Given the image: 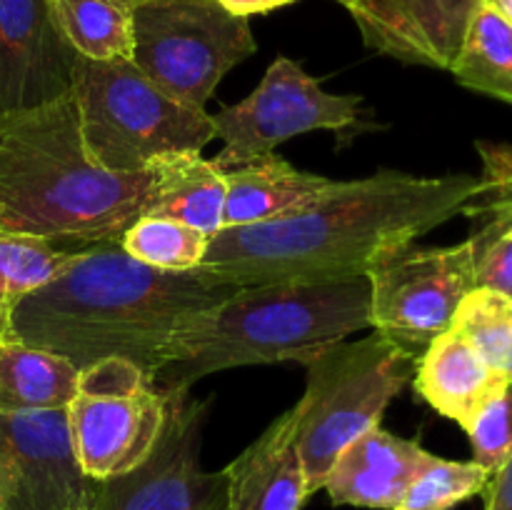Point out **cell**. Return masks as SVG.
I'll return each instance as SVG.
<instances>
[{
    "label": "cell",
    "mask_w": 512,
    "mask_h": 510,
    "mask_svg": "<svg viewBox=\"0 0 512 510\" xmlns=\"http://www.w3.org/2000/svg\"><path fill=\"white\" fill-rule=\"evenodd\" d=\"M483 190V175H423L380 170L335 180L310 208L263 225L223 228L198 268L235 285L343 280L365 275L383 250L463 215Z\"/></svg>",
    "instance_id": "1"
},
{
    "label": "cell",
    "mask_w": 512,
    "mask_h": 510,
    "mask_svg": "<svg viewBox=\"0 0 512 510\" xmlns=\"http://www.w3.org/2000/svg\"><path fill=\"white\" fill-rule=\"evenodd\" d=\"M238 288L203 268H155L105 240L80 248L63 273L20 300L13 335L78 370L120 358L153 375L190 320Z\"/></svg>",
    "instance_id": "2"
},
{
    "label": "cell",
    "mask_w": 512,
    "mask_h": 510,
    "mask_svg": "<svg viewBox=\"0 0 512 510\" xmlns=\"http://www.w3.org/2000/svg\"><path fill=\"white\" fill-rule=\"evenodd\" d=\"M150 170L110 173L83 148L73 95L0 113V233L65 248L120 240L150 210Z\"/></svg>",
    "instance_id": "3"
},
{
    "label": "cell",
    "mask_w": 512,
    "mask_h": 510,
    "mask_svg": "<svg viewBox=\"0 0 512 510\" xmlns=\"http://www.w3.org/2000/svg\"><path fill=\"white\" fill-rule=\"evenodd\" d=\"M370 328L368 275L243 285L190 320L153 378L168 398L243 365L298 360Z\"/></svg>",
    "instance_id": "4"
},
{
    "label": "cell",
    "mask_w": 512,
    "mask_h": 510,
    "mask_svg": "<svg viewBox=\"0 0 512 510\" xmlns=\"http://www.w3.org/2000/svg\"><path fill=\"white\" fill-rule=\"evenodd\" d=\"M420 355L385 335L340 340L305 360L308 383L298 400L295 445L308 493L323 490L338 455L378 428L388 405L415 378Z\"/></svg>",
    "instance_id": "5"
},
{
    "label": "cell",
    "mask_w": 512,
    "mask_h": 510,
    "mask_svg": "<svg viewBox=\"0 0 512 510\" xmlns=\"http://www.w3.org/2000/svg\"><path fill=\"white\" fill-rule=\"evenodd\" d=\"M70 95L88 158L110 173H140L155 158L203 150L215 140L213 115L178 103L133 60H75Z\"/></svg>",
    "instance_id": "6"
},
{
    "label": "cell",
    "mask_w": 512,
    "mask_h": 510,
    "mask_svg": "<svg viewBox=\"0 0 512 510\" xmlns=\"http://www.w3.org/2000/svg\"><path fill=\"white\" fill-rule=\"evenodd\" d=\"M255 50L248 18L218 0H143L133 8L130 60L188 108L205 110L220 80Z\"/></svg>",
    "instance_id": "7"
},
{
    "label": "cell",
    "mask_w": 512,
    "mask_h": 510,
    "mask_svg": "<svg viewBox=\"0 0 512 510\" xmlns=\"http://www.w3.org/2000/svg\"><path fill=\"white\" fill-rule=\"evenodd\" d=\"M65 410L80 468L105 480L148 458L165 428L168 398L143 368L108 358L80 370Z\"/></svg>",
    "instance_id": "8"
},
{
    "label": "cell",
    "mask_w": 512,
    "mask_h": 510,
    "mask_svg": "<svg viewBox=\"0 0 512 510\" xmlns=\"http://www.w3.org/2000/svg\"><path fill=\"white\" fill-rule=\"evenodd\" d=\"M363 115L365 103L360 95L330 93L303 65L280 55L248 98L225 105L213 115L215 138L223 140L213 163L220 170L238 168L273 153L295 135L358 128Z\"/></svg>",
    "instance_id": "9"
},
{
    "label": "cell",
    "mask_w": 512,
    "mask_h": 510,
    "mask_svg": "<svg viewBox=\"0 0 512 510\" xmlns=\"http://www.w3.org/2000/svg\"><path fill=\"white\" fill-rule=\"evenodd\" d=\"M365 275L370 328L418 355L453 325L460 300L475 288L473 248L468 240L448 248L398 245L383 250Z\"/></svg>",
    "instance_id": "10"
},
{
    "label": "cell",
    "mask_w": 512,
    "mask_h": 510,
    "mask_svg": "<svg viewBox=\"0 0 512 510\" xmlns=\"http://www.w3.org/2000/svg\"><path fill=\"white\" fill-rule=\"evenodd\" d=\"M210 400L168 395V415L148 458L113 478L95 480L90 510H228V473L200 465Z\"/></svg>",
    "instance_id": "11"
},
{
    "label": "cell",
    "mask_w": 512,
    "mask_h": 510,
    "mask_svg": "<svg viewBox=\"0 0 512 510\" xmlns=\"http://www.w3.org/2000/svg\"><path fill=\"white\" fill-rule=\"evenodd\" d=\"M0 458L10 473L8 510H90L95 480L75 458L65 408L0 413Z\"/></svg>",
    "instance_id": "12"
},
{
    "label": "cell",
    "mask_w": 512,
    "mask_h": 510,
    "mask_svg": "<svg viewBox=\"0 0 512 510\" xmlns=\"http://www.w3.org/2000/svg\"><path fill=\"white\" fill-rule=\"evenodd\" d=\"M75 60L48 0H0V113L70 93Z\"/></svg>",
    "instance_id": "13"
},
{
    "label": "cell",
    "mask_w": 512,
    "mask_h": 510,
    "mask_svg": "<svg viewBox=\"0 0 512 510\" xmlns=\"http://www.w3.org/2000/svg\"><path fill=\"white\" fill-rule=\"evenodd\" d=\"M483 0H348L363 43L410 65L450 70Z\"/></svg>",
    "instance_id": "14"
},
{
    "label": "cell",
    "mask_w": 512,
    "mask_h": 510,
    "mask_svg": "<svg viewBox=\"0 0 512 510\" xmlns=\"http://www.w3.org/2000/svg\"><path fill=\"white\" fill-rule=\"evenodd\" d=\"M428 455L418 440L400 438L378 425L338 455L323 488L335 505L395 510Z\"/></svg>",
    "instance_id": "15"
},
{
    "label": "cell",
    "mask_w": 512,
    "mask_h": 510,
    "mask_svg": "<svg viewBox=\"0 0 512 510\" xmlns=\"http://www.w3.org/2000/svg\"><path fill=\"white\" fill-rule=\"evenodd\" d=\"M298 405L285 410L248 445L228 473V510H300L308 500L303 460L295 445Z\"/></svg>",
    "instance_id": "16"
},
{
    "label": "cell",
    "mask_w": 512,
    "mask_h": 510,
    "mask_svg": "<svg viewBox=\"0 0 512 510\" xmlns=\"http://www.w3.org/2000/svg\"><path fill=\"white\" fill-rule=\"evenodd\" d=\"M333 183L325 175L298 170L273 153L225 170L223 228L290 218L323 198Z\"/></svg>",
    "instance_id": "17"
},
{
    "label": "cell",
    "mask_w": 512,
    "mask_h": 510,
    "mask_svg": "<svg viewBox=\"0 0 512 510\" xmlns=\"http://www.w3.org/2000/svg\"><path fill=\"white\" fill-rule=\"evenodd\" d=\"M413 380L423 400L465 428L508 378L495 373L458 330L448 328L423 350Z\"/></svg>",
    "instance_id": "18"
},
{
    "label": "cell",
    "mask_w": 512,
    "mask_h": 510,
    "mask_svg": "<svg viewBox=\"0 0 512 510\" xmlns=\"http://www.w3.org/2000/svg\"><path fill=\"white\" fill-rule=\"evenodd\" d=\"M150 170V210L148 215L180 220L205 235L223 230L225 213V170L200 150H180L155 158Z\"/></svg>",
    "instance_id": "19"
},
{
    "label": "cell",
    "mask_w": 512,
    "mask_h": 510,
    "mask_svg": "<svg viewBox=\"0 0 512 510\" xmlns=\"http://www.w3.org/2000/svg\"><path fill=\"white\" fill-rule=\"evenodd\" d=\"M80 370L63 355L0 338V413L68 408Z\"/></svg>",
    "instance_id": "20"
},
{
    "label": "cell",
    "mask_w": 512,
    "mask_h": 510,
    "mask_svg": "<svg viewBox=\"0 0 512 510\" xmlns=\"http://www.w3.org/2000/svg\"><path fill=\"white\" fill-rule=\"evenodd\" d=\"M450 73L463 88L512 105V25L485 0L470 18Z\"/></svg>",
    "instance_id": "21"
},
{
    "label": "cell",
    "mask_w": 512,
    "mask_h": 510,
    "mask_svg": "<svg viewBox=\"0 0 512 510\" xmlns=\"http://www.w3.org/2000/svg\"><path fill=\"white\" fill-rule=\"evenodd\" d=\"M65 43L88 60H130L133 0H48Z\"/></svg>",
    "instance_id": "22"
},
{
    "label": "cell",
    "mask_w": 512,
    "mask_h": 510,
    "mask_svg": "<svg viewBox=\"0 0 512 510\" xmlns=\"http://www.w3.org/2000/svg\"><path fill=\"white\" fill-rule=\"evenodd\" d=\"M78 250L30 235L0 233V338H15L13 310L20 300L63 273Z\"/></svg>",
    "instance_id": "23"
},
{
    "label": "cell",
    "mask_w": 512,
    "mask_h": 510,
    "mask_svg": "<svg viewBox=\"0 0 512 510\" xmlns=\"http://www.w3.org/2000/svg\"><path fill=\"white\" fill-rule=\"evenodd\" d=\"M450 328L458 330L495 373L512 380V298L498 290L473 288L460 300Z\"/></svg>",
    "instance_id": "24"
},
{
    "label": "cell",
    "mask_w": 512,
    "mask_h": 510,
    "mask_svg": "<svg viewBox=\"0 0 512 510\" xmlns=\"http://www.w3.org/2000/svg\"><path fill=\"white\" fill-rule=\"evenodd\" d=\"M210 235L163 215H143L120 238L135 260L163 270H193L203 263Z\"/></svg>",
    "instance_id": "25"
},
{
    "label": "cell",
    "mask_w": 512,
    "mask_h": 510,
    "mask_svg": "<svg viewBox=\"0 0 512 510\" xmlns=\"http://www.w3.org/2000/svg\"><path fill=\"white\" fill-rule=\"evenodd\" d=\"M490 478L475 460H445L430 453L395 510H453L485 493Z\"/></svg>",
    "instance_id": "26"
},
{
    "label": "cell",
    "mask_w": 512,
    "mask_h": 510,
    "mask_svg": "<svg viewBox=\"0 0 512 510\" xmlns=\"http://www.w3.org/2000/svg\"><path fill=\"white\" fill-rule=\"evenodd\" d=\"M463 430L473 445L475 463L490 475L498 473L512 453V380L498 385Z\"/></svg>",
    "instance_id": "27"
},
{
    "label": "cell",
    "mask_w": 512,
    "mask_h": 510,
    "mask_svg": "<svg viewBox=\"0 0 512 510\" xmlns=\"http://www.w3.org/2000/svg\"><path fill=\"white\" fill-rule=\"evenodd\" d=\"M485 510H512V453L485 488Z\"/></svg>",
    "instance_id": "28"
},
{
    "label": "cell",
    "mask_w": 512,
    "mask_h": 510,
    "mask_svg": "<svg viewBox=\"0 0 512 510\" xmlns=\"http://www.w3.org/2000/svg\"><path fill=\"white\" fill-rule=\"evenodd\" d=\"M228 13L240 15V18H250V15L273 13V10L285 8V5L295 3V0H218Z\"/></svg>",
    "instance_id": "29"
},
{
    "label": "cell",
    "mask_w": 512,
    "mask_h": 510,
    "mask_svg": "<svg viewBox=\"0 0 512 510\" xmlns=\"http://www.w3.org/2000/svg\"><path fill=\"white\" fill-rule=\"evenodd\" d=\"M10 503V473L5 460L0 458V510H8Z\"/></svg>",
    "instance_id": "30"
},
{
    "label": "cell",
    "mask_w": 512,
    "mask_h": 510,
    "mask_svg": "<svg viewBox=\"0 0 512 510\" xmlns=\"http://www.w3.org/2000/svg\"><path fill=\"white\" fill-rule=\"evenodd\" d=\"M493 10H498L505 20L512 25V0H485Z\"/></svg>",
    "instance_id": "31"
},
{
    "label": "cell",
    "mask_w": 512,
    "mask_h": 510,
    "mask_svg": "<svg viewBox=\"0 0 512 510\" xmlns=\"http://www.w3.org/2000/svg\"><path fill=\"white\" fill-rule=\"evenodd\" d=\"M338 3H343V5H345V3H348V0H338Z\"/></svg>",
    "instance_id": "32"
},
{
    "label": "cell",
    "mask_w": 512,
    "mask_h": 510,
    "mask_svg": "<svg viewBox=\"0 0 512 510\" xmlns=\"http://www.w3.org/2000/svg\"><path fill=\"white\" fill-rule=\"evenodd\" d=\"M133 3H143V0H133Z\"/></svg>",
    "instance_id": "33"
}]
</instances>
